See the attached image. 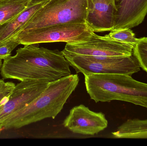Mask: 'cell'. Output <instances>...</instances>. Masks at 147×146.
Listing matches in <instances>:
<instances>
[{
	"instance_id": "obj_1",
	"label": "cell",
	"mask_w": 147,
	"mask_h": 146,
	"mask_svg": "<svg viewBox=\"0 0 147 146\" xmlns=\"http://www.w3.org/2000/svg\"><path fill=\"white\" fill-rule=\"evenodd\" d=\"M70 66L62 51L32 44L19 48L15 55L4 59L1 74L4 79L49 83L71 74Z\"/></svg>"
},
{
	"instance_id": "obj_2",
	"label": "cell",
	"mask_w": 147,
	"mask_h": 146,
	"mask_svg": "<svg viewBox=\"0 0 147 146\" xmlns=\"http://www.w3.org/2000/svg\"><path fill=\"white\" fill-rule=\"evenodd\" d=\"M79 81L78 74H71L48 84L32 102L10 116L4 129H19L47 118L54 119L61 112Z\"/></svg>"
},
{
	"instance_id": "obj_3",
	"label": "cell",
	"mask_w": 147,
	"mask_h": 146,
	"mask_svg": "<svg viewBox=\"0 0 147 146\" xmlns=\"http://www.w3.org/2000/svg\"><path fill=\"white\" fill-rule=\"evenodd\" d=\"M84 77L86 91L96 103L118 100L147 109V84L123 74H90Z\"/></svg>"
},
{
	"instance_id": "obj_4",
	"label": "cell",
	"mask_w": 147,
	"mask_h": 146,
	"mask_svg": "<svg viewBox=\"0 0 147 146\" xmlns=\"http://www.w3.org/2000/svg\"><path fill=\"white\" fill-rule=\"evenodd\" d=\"M88 0H50L16 36L38 28L70 22H86Z\"/></svg>"
},
{
	"instance_id": "obj_5",
	"label": "cell",
	"mask_w": 147,
	"mask_h": 146,
	"mask_svg": "<svg viewBox=\"0 0 147 146\" xmlns=\"http://www.w3.org/2000/svg\"><path fill=\"white\" fill-rule=\"evenodd\" d=\"M92 32L86 22H70L38 28L16 37L24 45L56 42L75 43L89 40Z\"/></svg>"
},
{
	"instance_id": "obj_6",
	"label": "cell",
	"mask_w": 147,
	"mask_h": 146,
	"mask_svg": "<svg viewBox=\"0 0 147 146\" xmlns=\"http://www.w3.org/2000/svg\"><path fill=\"white\" fill-rule=\"evenodd\" d=\"M77 73L90 74H123L132 75L140 70L134 55L128 56L105 57L77 55L65 57Z\"/></svg>"
},
{
	"instance_id": "obj_7",
	"label": "cell",
	"mask_w": 147,
	"mask_h": 146,
	"mask_svg": "<svg viewBox=\"0 0 147 146\" xmlns=\"http://www.w3.org/2000/svg\"><path fill=\"white\" fill-rule=\"evenodd\" d=\"M134 46L116 39L92 32L89 40L75 43H66L62 51L65 57L80 55L90 57L128 56L133 54Z\"/></svg>"
},
{
	"instance_id": "obj_8",
	"label": "cell",
	"mask_w": 147,
	"mask_h": 146,
	"mask_svg": "<svg viewBox=\"0 0 147 146\" xmlns=\"http://www.w3.org/2000/svg\"><path fill=\"white\" fill-rule=\"evenodd\" d=\"M49 83L37 80L21 81L16 85L9 99L0 105V133L7 119L35 99Z\"/></svg>"
},
{
	"instance_id": "obj_9",
	"label": "cell",
	"mask_w": 147,
	"mask_h": 146,
	"mask_svg": "<svg viewBox=\"0 0 147 146\" xmlns=\"http://www.w3.org/2000/svg\"><path fill=\"white\" fill-rule=\"evenodd\" d=\"M63 125L74 133L94 135L105 129L108 121L103 113L94 112L81 104L70 111Z\"/></svg>"
},
{
	"instance_id": "obj_10",
	"label": "cell",
	"mask_w": 147,
	"mask_h": 146,
	"mask_svg": "<svg viewBox=\"0 0 147 146\" xmlns=\"http://www.w3.org/2000/svg\"><path fill=\"white\" fill-rule=\"evenodd\" d=\"M117 0H88L86 23L94 32L110 31L116 24Z\"/></svg>"
},
{
	"instance_id": "obj_11",
	"label": "cell",
	"mask_w": 147,
	"mask_h": 146,
	"mask_svg": "<svg viewBox=\"0 0 147 146\" xmlns=\"http://www.w3.org/2000/svg\"><path fill=\"white\" fill-rule=\"evenodd\" d=\"M117 14L114 29L139 25L147 14V0H117Z\"/></svg>"
},
{
	"instance_id": "obj_12",
	"label": "cell",
	"mask_w": 147,
	"mask_h": 146,
	"mask_svg": "<svg viewBox=\"0 0 147 146\" xmlns=\"http://www.w3.org/2000/svg\"><path fill=\"white\" fill-rule=\"evenodd\" d=\"M50 0H32L28 7L12 20L0 26V45L14 37L34 15Z\"/></svg>"
},
{
	"instance_id": "obj_13",
	"label": "cell",
	"mask_w": 147,
	"mask_h": 146,
	"mask_svg": "<svg viewBox=\"0 0 147 146\" xmlns=\"http://www.w3.org/2000/svg\"><path fill=\"white\" fill-rule=\"evenodd\" d=\"M112 135L116 139H147V120L128 119Z\"/></svg>"
},
{
	"instance_id": "obj_14",
	"label": "cell",
	"mask_w": 147,
	"mask_h": 146,
	"mask_svg": "<svg viewBox=\"0 0 147 146\" xmlns=\"http://www.w3.org/2000/svg\"><path fill=\"white\" fill-rule=\"evenodd\" d=\"M32 0H0V26L23 12Z\"/></svg>"
},
{
	"instance_id": "obj_15",
	"label": "cell",
	"mask_w": 147,
	"mask_h": 146,
	"mask_svg": "<svg viewBox=\"0 0 147 146\" xmlns=\"http://www.w3.org/2000/svg\"><path fill=\"white\" fill-rule=\"evenodd\" d=\"M106 36L113 39L129 44L134 46L139 39L136 38L135 34L130 28L113 29Z\"/></svg>"
},
{
	"instance_id": "obj_16",
	"label": "cell",
	"mask_w": 147,
	"mask_h": 146,
	"mask_svg": "<svg viewBox=\"0 0 147 146\" xmlns=\"http://www.w3.org/2000/svg\"><path fill=\"white\" fill-rule=\"evenodd\" d=\"M133 55L137 59L140 68L147 73V37L138 39L134 46Z\"/></svg>"
},
{
	"instance_id": "obj_17",
	"label": "cell",
	"mask_w": 147,
	"mask_h": 146,
	"mask_svg": "<svg viewBox=\"0 0 147 146\" xmlns=\"http://www.w3.org/2000/svg\"><path fill=\"white\" fill-rule=\"evenodd\" d=\"M20 44L19 39L16 37L0 45V59L4 60L11 56L12 51Z\"/></svg>"
},
{
	"instance_id": "obj_18",
	"label": "cell",
	"mask_w": 147,
	"mask_h": 146,
	"mask_svg": "<svg viewBox=\"0 0 147 146\" xmlns=\"http://www.w3.org/2000/svg\"><path fill=\"white\" fill-rule=\"evenodd\" d=\"M16 85L12 82H5L0 79V103H4L9 99Z\"/></svg>"
},
{
	"instance_id": "obj_19",
	"label": "cell",
	"mask_w": 147,
	"mask_h": 146,
	"mask_svg": "<svg viewBox=\"0 0 147 146\" xmlns=\"http://www.w3.org/2000/svg\"><path fill=\"white\" fill-rule=\"evenodd\" d=\"M2 60L0 59V69H1L2 65Z\"/></svg>"
},
{
	"instance_id": "obj_20",
	"label": "cell",
	"mask_w": 147,
	"mask_h": 146,
	"mask_svg": "<svg viewBox=\"0 0 147 146\" xmlns=\"http://www.w3.org/2000/svg\"><path fill=\"white\" fill-rule=\"evenodd\" d=\"M3 103H0V105H1L3 104Z\"/></svg>"
}]
</instances>
